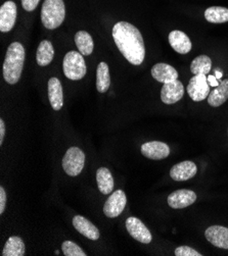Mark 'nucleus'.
Wrapping results in <instances>:
<instances>
[{
  "instance_id": "obj_1",
  "label": "nucleus",
  "mask_w": 228,
  "mask_h": 256,
  "mask_svg": "<svg viewBox=\"0 0 228 256\" xmlns=\"http://www.w3.org/2000/svg\"><path fill=\"white\" fill-rule=\"evenodd\" d=\"M113 38L123 56L133 66H140L145 58L142 35L135 26L119 22L113 28Z\"/></svg>"
},
{
  "instance_id": "obj_2",
  "label": "nucleus",
  "mask_w": 228,
  "mask_h": 256,
  "mask_svg": "<svg viewBox=\"0 0 228 256\" xmlns=\"http://www.w3.org/2000/svg\"><path fill=\"white\" fill-rule=\"evenodd\" d=\"M25 56V48L21 43L14 42L9 46L3 68L4 78L7 83L15 85L21 79Z\"/></svg>"
},
{
  "instance_id": "obj_3",
  "label": "nucleus",
  "mask_w": 228,
  "mask_h": 256,
  "mask_svg": "<svg viewBox=\"0 0 228 256\" xmlns=\"http://www.w3.org/2000/svg\"><path fill=\"white\" fill-rule=\"evenodd\" d=\"M66 8L64 0H45L41 10V20L45 28L55 30L64 22Z\"/></svg>"
},
{
  "instance_id": "obj_4",
  "label": "nucleus",
  "mask_w": 228,
  "mask_h": 256,
  "mask_svg": "<svg viewBox=\"0 0 228 256\" xmlns=\"http://www.w3.org/2000/svg\"><path fill=\"white\" fill-rule=\"evenodd\" d=\"M63 70L65 76L72 81L83 79L87 72L83 56L77 51H70L64 58Z\"/></svg>"
},
{
  "instance_id": "obj_5",
  "label": "nucleus",
  "mask_w": 228,
  "mask_h": 256,
  "mask_svg": "<svg viewBox=\"0 0 228 256\" xmlns=\"http://www.w3.org/2000/svg\"><path fill=\"white\" fill-rule=\"evenodd\" d=\"M85 166V154L78 147H71L63 158V168L67 174L76 176L80 174Z\"/></svg>"
},
{
  "instance_id": "obj_6",
  "label": "nucleus",
  "mask_w": 228,
  "mask_h": 256,
  "mask_svg": "<svg viewBox=\"0 0 228 256\" xmlns=\"http://www.w3.org/2000/svg\"><path fill=\"white\" fill-rule=\"evenodd\" d=\"M210 92L211 89L206 74H194L189 80L187 93L193 101H202L209 96Z\"/></svg>"
},
{
  "instance_id": "obj_7",
  "label": "nucleus",
  "mask_w": 228,
  "mask_h": 256,
  "mask_svg": "<svg viewBox=\"0 0 228 256\" xmlns=\"http://www.w3.org/2000/svg\"><path fill=\"white\" fill-rule=\"evenodd\" d=\"M126 204H127V197H126L125 192L122 190H117L106 201L104 206V212L108 218H117L123 212Z\"/></svg>"
},
{
  "instance_id": "obj_8",
  "label": "nucleus",
  "mask_w": 228,
  "mask_h": 256,
  "mask_svg": "<svg viewBox=\"0 0 228 256\" xmlns=\"http://www.w3.org/2000/svg\"><path fill=\"white\" fill-rule=\"evenodd\" d=\"M126 228H127L129 235L140 243L149 244L153 239L149 230L137 218H128L126 220Z\"/></svg>"
},
{
  "instance_id": "obj_9",
  "label": "nucleus",
  "mask_w": 228,
  "mask_h": 256,
  "mask_svg": "<svg viewBox=\"0 0 228 256\" xmlns=\"http://www.w3.org/2000/svg\"><path fill=\"white\" fill-rule=\"evenodd\" d=\"M141 154L153 160H165L170 156V147L161 141L145 142L141 146Z\"/></svg>"
},
{
  "instance_id": "obj_10",
  "label": "nucleus",
  "mask_w": 228,
  "mask_h": 256,
  "mask_svg": "<svg viewBox=\"0 0 228 256\" xmlns=\"http://www.w3.org/2000/svg\"><path fill=\"white\" fill-rule=\"evenodd\" d=\"M184 95L183 84L179 80L165 83L161 90V99L165 104H174Z\"/></svg>"
},
{
  "instance_id": "obj_11",
  "label": "nucleus",
  "mask_w": 228,
  "mask_h": 256,
  "mask_svg": "<svg viewBox=\"0 0 228 256\" xmlns=\"http://www.w3.org/2000/svg\"><path fill=\"white\" fill-rule=\"evenodd\" d=\"M196 200V194L191 190L181 189L171 193L168 197V204L170 208L175 210L185 208L191 204H193Z\"/></svg>"
},
{
  "instance_id": "obj_12",
  "label": "nucleus",
  "mask_w": 228,
  "mask_h": 256,
  "mask_svg": "<svg viewBox=\"0 0 228 256\" xmlns=\"http://www.w3.org/2000/svg\"><path fill=\"white\" fill-rule=\"evenodd\" d=\"M17 20V6L14 2H7L0 8V31L8 33L15 27Z\"/></svg>"
},
{
  "instance_id": "obj_13",
  "label": "nucleus",
  "mask_w": 228,
  "mask_h": 256,
  "mask_svg": "<svg viewBox=\"0 0 228 256\" xmlns=\"http://www.w3.org/2000/svg\"><path fill=\"white\" fill-rule=\"evenodd\" d=\"M197 168L196 164L192 162L185 160L175 164L170 170V176L174 181L182 182L187 181L196 174Z\"/></svg>"
},
{
  "instance_id": "obj_14",
  "label": "nucleus",
  "mask_w": 228,
  "mask_h": 256,
  "mask_svg": "<svg viewBox=\"0 0 228 256\" xmlns=\"http://www.w3.org/2000/svg\"><path fill=\"white\" fill-rule=\"evenodd\" d=\"M205 236L207 240L216 247L222 249H228V228L222 226H209Z\"/></svg>"
},
{
  "instance_id": "obj_15",
  "label": "nucleus",
  "mask_w": 228,
  "mask_h": 256,
  "mask_svg": "<svg viewBox=\"0 0 228 256\" xmlns=\"http://www.w3.org/2000/svg\"><path fill=\"white\" fill-rule=\"evenodd\" d=\"M48 99L55 110H60L64 106V91L61 81L54 76L50 78L47 85Z\"/></svg>"
},
{
  "instance_id": "obj_16",
  "label": "nucleus",
  "mask_w": 228,
  "mask_h": 256,
  "mask_svg": "<svg viewBox=\"0 0 228 256\" xmlns=\"http://www.w3.org/2000/svg\"><path fill=\"white\" fill-rule=\"evenodd\" d=\"M151 76L160 83H169L178 80V72L167 64H157L151 68Z\"/></svg>"
},
{
  "instance_id": "obj_17",
  "label": "nucleus",
  "mask_w": 228,
  "mask_h": 256,
  "mask_svg": "<svg viewBox=\"0 0 228 256\" xmlns=\"http://www.w3.org/2000/svg\"><path fill=\"white\" fill-rule=\"evenodd\" d=\"M169 43L171 47L180 54H186L191 50L192 44L188 36L178 30L172 31L169 34Z\"/></svg>"
},
{
  "instance_id": "obj_18",
  "label": "nucleus",
  "mask_w": 228,
  "mask_h": 256,
  "mask_svg": "<svg viewBox=\"0 0 228 256\" xmlns=\"http://www.w3.org/2000/svg\"><path fill=\"white\" fill-rule=\"evenodd\" d=\"M73 226L81 235L92 241H96L99 238L98 228L84 216H76L73 218Z\"/></svg>"
},
{
  "instance_id": "obj_19",
  "label": "nucleus",
  "mask_w": 228,
  "mask_h": 256,
  "mask_svg": "<svg viewBox=\"0 0 228 256\" xmlns=\"http://www.w3.org/2000/svg\"><path fill=\"white\" fill-rule=\"evenodd\" d=\"M96 182L99 191L104 195L111 194L114 189V178L112 172L107 168H99L96 172Z\"/></svg>"
},
{
  "instance_id": "obj_20",
  "label": "nucleus",
  "mask_w": 228,
  "mask_h": 256,
  "mask_svg": "<svg viewBox=\"0 0 228 256\" xmlns=\"http://www.w3.org/2000/svg\"><path fill=\"white\" fill-rule=\"evenodd\" d=\"M228 99V79L220 81L219 86L213 89L208 96V104L213 108L222 106Z\"/></svg>"
},
{
  "instance_id": "obj_21",
  "label": "nucleus",
  "mask_w": 228,
  "mask_h": 256,
  "mask_svg": "<svg viewBox=\"0 0 228 256\" xmlns=\"http://www.w3.org/2000/svg\"><path fill=\"white\" fill-rule=\"evenodd\" d=\"M55 56V48L47 40H43L40 42L37 52H36V60L40 66H46L53 62Z\"/></svg>"
},
{
  "instance_id": "obj_22",
  "label": "nucleus",
  "mask_w": 228,
  "mask_h": 256,
  "mask_svg": "<svg viewBox=\"0 0 228 256\" xmlns=\"http://www.w3.org/2000/svg\"><path fill=\"white\" fill-rule=\"evenodd\" d=\"M111 85L109 66L101 62L96 70V89L99 93H106Z\"/></svg>"
},
{
  "instance_id": "obj_23",
  "label": "nucleus",
  "mask_w": 228,
  "mask_h": 256,
  "mask_svg": "<svg viewBox=\"0 0 228 256\" xmlns=\"http://www.w3.org/2000/svg\"><path fill=\"white\" fill-rule=\"evenodd\" d=\"M75 43L82 56H90L94 48V43L90 34L85 31H79L75 35Z\"/></svg>"
},
{
  "instance_id": "obj_24",
  "label": "nucleus",
  "mask_w": 228,
  "mask_h": 256,
  "mask_svg": "<svg viewBox=\"0 0 228 256\" xmlns=\"http://www.w3.org/2000/svg\"><path fill=\"white\" fill-rule=\"evenodd\" d=\"M25 254V244L20 237L13 236L7 241L3 250V256H23Z\"/></svg>"
},
{
  "instance_id": "obj_25",
  "label": "nucleus",
  "mask_w": 228,
  "mask_h": 256,
  "mask_svg": "<svg viewBox=\"0 0 228 256\" xmlns=\"http://www.w3.org/2000/svg\"><path fill=\"white\" fill-rule=\"evenodd\" d=\"M212 68V60L207 56H199L195 58L191 64L190 70L193 74H208Z\"/></svg>"
},
{
  "instance_id": "obj_26",
  "label": "nucleus",
  "mask_w": 228,
  "mask_h": 256,
  "mask_svg": "<svg viewBox=\"0 0 228 256\" xmlns=\"http://www.w3.org/2000/svg\"><path fill=\"white\" fill-rule=\"evenodd\" d=\"M205 18L212 24L228 22V8L222 6H211L205 12Z\"/></svg>"
},
{
  "instance_id": "obj_27",
  "label": "nucleus",
  "mask_w": 228,
  "mask_h": 256,
  "mask_svg": "<svg viewBox=\"0 0 228 256\" xmlns=\"http://www.w3.org/2000/svg\"><path fill=\"white\" fill-rule=\"evenodd\" d=\"M64 255L66 256H86L87 254L76 243L72 241H65L62 245Z\"/></svg>"
},
{
  "instance_id": "obj_28",
  "label": "nucleus",
  "mask_w": 228,
  "mask_h": 256,
  "mask_svg": "<svg viewBox=\"0 0 228 256\" xmlns=\"http://www.w3.org/2000/svg\"><path fill=\"white\" fill-rule=\"evenodd\" d=\"M175 255L176 256H201L199 252L196 250L188 247V246H180L178 248H176L175 250Z\"/></svg>"
},
{
  "instance_id": "obj_29",
  "label": "nucleus",
  "mask_w": 228,
  "mask_h": 256,
  "mask_svg": "<svg viewBox=\"0 0 228 256\" xmlns=\"http://www.w3.org/2000/svg\"><path fill=\"white\" fill-rule=\"evenodd\" d=\"M39 4V0H22L23 8L27 12H33Z\"/></svg>"
},
{
  "instance_id": "obj_30",
  "label": "nucleus",
  "mask_w": 228,
  "mask_h": 256,
  "mask_svg": "<svg viewBox=\"0 0 228 256\" xmlns=\"http://www.w3.org/2000/svg\"><path fill=\"white\" fill-rule=\"evenodd\" d=\"M7 206V193L4 187H0V214H3L6 210Z\"/></svg>"
},
{
  "instance_id": "obj_31",
  "label": "nucleus",
  "mask_w": 228,
  "mask_h": 256,
  "mask_svg": "<svg viewBox=\"0 0 228 256\" xmlns=\"http://www.w3.org/2000/svg\"><path fill=\"white\" fill-rule=\"evenodd\" d=\"M6 135V124L4 120H0V144L4 143Z\"/></svg>"
},
{
  "instance_id": "obj_32",
  "label": "nucleus",
  "mask_w": 228,
  "mask_h": 256,
  "mask_svg": "<svg viewBox=\"0 0 228 256\" xmlns=\"http://www.w3.org/2000/svg\"><path fill=\"white\" fill-rule=\"evenodd\" d=\"M207 79H208V83H209V85L211 86V87H217V86H219V80L216 78V76H213V74H210V76H207Z\"/></svg>"
},
{
  "instance_id": "obj_33",
  "label": "nucleus",
  "mask_w": 228,
  "mask_h": 256,
  "mask_svg": "<svg viewBox=\"0 0 228 256\" xmlns=\"http://www.w3.org/2000/svg\"><path fill=\"white\" fill-rule=\"evenodd\" d=\"M215 74H216V78L219 80V81H221V78H222V72H218L217 70L215 72Z\"/></svg>"
}]
</instances>
